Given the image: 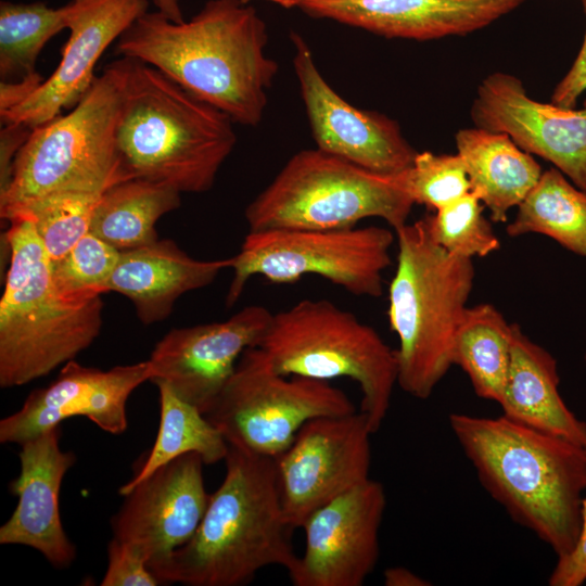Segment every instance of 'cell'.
<instances>
[{
	"instance_id": "cell-6",
	"label": "cell",
	"mask_w": 586,
	"mask_h": 586,
	"mask_svg": "<svg viewBox=\"0 0 586 586\" xmlns=\"http://www.w3.org/2000/svg\"><path fill=\"white\" fill-rule=\"evenodd\" d=\"M394 232L398 253L387 316L399 343L397 385L426 399L454 366V339L468 307L474 266L472 258L435 243L424 218Z\"/></svg>"
},
{
	"instance_id": "cell-35",
	"label": "cell",
	"mask_w": 586,
	"mask_h": 586,
	"mask_svg": "<svg viewBox=\"0 0 586 586\" xmlns=\"http://www.w3.org/2000/svg\"><path fill=\"white\" fill-rule=\"evenodd\" d=\"M586 578V494L582 505L581 530L573 549L557 558L548 584L550 586H581Z\"/></svg>"
},
{
	"instance_id": "cell-41",
	"label": "cell",
	"mask_w": 586,
	"mask_h": 586,
	"mask_svg": "<svg viewBox=\"0 0 586 586\" xmlns=\"http://www.w3.org/2000/svg\"><path fill=\"white\" fill-rule=\"evenodd\" d=\"M254 0H250L252 2ZM268 1L270 3L277 4L279 7L285 8V9H292V8H301L304 3L310 1V0H263Z\"/></svg>"
},
{
	"instance_id": "cell-24",
	"label": "cell",
	"mask_w": 586,
	"mask_h": 586,
	"mask_svg": "<svg viewBox=\"0 0 586 586\" xmlns=\"http://www.w3.org/2000/svg\"><path fill=\"white\" fill-rule=\"evenodd\" d=\"M455 139L471 191L488 208L493 221L506 222L509 209L539 180L540 165L504 132L474 127L459 130Z\"/></svg>"
},
{
	"instance_id": "cell-32",
	"label": "cell",
	"mask_w": 586,
	"mask_h": 586,
	"mask_svg": "<svg viewBox=\"0 0 586 586\" xmlns=\"http://www.w3.org/2000/svg\"><path fill=\"white\" fill-rule=\"evenodd\" d=\"M119 256L118 250L89 231L63 257L51 262L54 282L68 297L102 295Z\"/></svg>"
},
{
	"instance_id": "cell-40",
	"label": "cell",
	"mask_w": 586,
	"mask_h": 586,
	"mask_svg": "<svg viewBox=\"0 0 586 586\" xmlns=\"http://www.w3.org/2000/svg\"><path fill=\"white\" fill-rule=\"evenodd\" d=\"M156 11L174 22L184 21L180 0H151Z\"/></svg>"
},
{
	"instance_id": "cell-11",
	"label": "cell",
	"mask_w": 586,
	"mask_h": 586,
	"mask_svg": "<svg viewBox=\"0 0 586 586\" xmlns=\"http://www.w3.org/2000/svg\"><path fill=\"white\" fill-rule=\"evenodd\" d=\"M288 377L277 372L258 347H250L204 416L229 445L276 459L307 421L356 411L329 381Z\"/></svg>"
},
{
	"instance_id": "cell-20",
	"label": "cell",
	"mask_w": 586,
	"mask_h": 586,
	"mask_svg": "<svg viewBox=\"0 0 586 586\" xmlns=\"http://www.w3.org/2000/svg\"><path fill=\"white\" fill-rule=\"evenodd\" d=\"M61 425L21 444L20 473L10 492L17 505L0 527L1 545H22L40 552L55 569H65L77 557L60 515V489L67 471L76 463L73 450H62Z\"/></svg>"
},
{
	"instance_id": "cell-25",
	"label": "cell",
	"mask_w": 586,
	"mask_h": 586,
	"mask_svg": "<svg viewBox=\"0 0 586 586\" xmlns=\"http://www.w3.org/2000/svg\"><path fill=\"white\" fill-rule=\"evenodd\" d=\"M181 204L177 190L144 179H128L106 189L99 198L90 232L119 252L158 240L155 225Z\"/></svg>"
},
{
	"instance_id": "cell-38",
	"label": "cell",
	"mask_w": 586,
	"mask_h": 586,
	"mask_svg": "<svg viewBox=\"0 0 586 586\" xmlns=\"http://www.w3.org/2000/svg\"><path fill=\"white\" fill-rule=\"evenodd\" d=\"M42 81L38 73L18 81H0V114L24 102Z\"/></svg>"
},
{
	"instance_id": "cell-12",
	"label": "cell",
	"mask_w": 586,
	"mask_h": 586,
	"mask_svg": "<svg viewBox=\"0 0 586 586\" xmlns=\"http://www.w3.org/2000/svg\"><path fill=\"white\" fill-rule=\"evenodd\" d=\"M372 434L362 411L318 417L300 429L275 459L291 528L302 527L315 510L370 479Z\"/></svg>"
},
{
	"instance_id": "cell-29",
	"label": "cell",
	"mask_w": 586,
	"mask_h": 586,
	"mask_svg": "<svg viewBox=\"0 0 586 586\" xmlns=\"http://www.w3.org/2000/svg\"><path fill=\"white\" fill-rule=\"evenodd\" d=\"M68 27L67 5L0 2V81H18L36 74V61L46 43Z\"/></svg>"
},
{
	"instance_id": "cell-3",
	"label": "cell",
	"mask_w": 586,
	"mask_h": 586,
	"mask_svg": "<svg viewBox=\"0 0 586 586\" xmlns=\"http://www.w3.org/2000/svg\"><path fill=\"white\" fill-rule=\"evenodd\" d=\"M224 481L192 538L150 569L163 583L241 586L297 555L284 518L276 460L229 445Z\"/></svg>"
},
{
	"instance_id": "cell-16",
	"label": "cell",
	"mask_w": 586,
	"mask_h": 586,
	"mask_svg": "<svg viewBox=\"0 0 586 586\" xmlns=\"http://www.w3.org/2000/svg\"><path fill=\"white\" fill-rule=\"evenodd\" d=\"M150 379L149 360L101 370L73 359L52 383L30 392L18 410L1 419L0 443L21 445L77 416L106 433L123 434L128 428V398Z\"/></svg>"
},
{
	"instance_id": "cell-9",
	"label": "cell",
	"mask_w": 586,
	"mask_h": 586,
	"mask_svg": "<svg viewBox=\"0 0 586 586\" xmlns=\"http://www.w3.org/2000/svg\"><path fill=\"white\" fill-rule=\"evenodd\" d=\"M413 201L397 175H381L319 149L295 153L246 206L249 231L343 229L381 218L408 222Z\"/></svg>"
},
{
	"instance_id": "cell-44",
	"label": "cell",
	"mask_w": 586,
	"mask_h": 586,
	"mask_svg": "<svg viewBox=\"0 0 586 586\" xmlns=\"http://www.w3.org/2000/svg\"><path fill=\"white\" fill-rule=\"evenodd\" d=\"M584 584H586V578H585V583H584Z\"/></svg>"
},
{
	"instance_id": "cell-19",
	"label": "cell",
	"mask_w": 586,
	"mask_h": 586,
	"mask_svg": "<svg viewBox=\"0 0 586 586\" xmlns=\"http://www.w3.org/2000/svg\"><path fill=\"white\" fill-rule=\"evenodd\" d=\"M66 5L69 37L59 65L24 102L0 114L1 124L34 129L73 109L93 84L103 52L148 12L149 0H71Z\"/></svg>"
},
{
	"instance_id": "cell-4",
	"label": "cell",
	"mask_w": 586,
	"mask_h": 586,
	"mask_svg": "<svg viewBox=\"0 0 586 586\" xmlns=\"http://www.w3.org/2000/svg\"><path fill=\"white\" fill-rule=\"evenodd\" d=\"M126 59L115 132L125 175L180 193L208 191L235 145L234 123L157 68Z\"/></svg>"
},
{
	"instance_id": "cell-17",
	"label": "cell",
	"mask_w": 586,
	"mask_h": 586,
	"mask_svg": "<svg viewBox=\"0 0 586 586\" xmlns=\"http://www.w3.org/2000/svg\"><path fill=\"white\" fill-rule=\"evenodd\" d=\"M471 117L475 127L507 133L586 191V100L578 110L543 103L515 76L493 73L477 87Z\"/></svg>"
},
{
	"instance_id": "cell-36",
	"label": "cell",
	"mask_w": 586,
	"mask_h": 586,
	"mask_svg": "<svg viewBox=\"0 0 586 586\" xmlns=\"http://www.w3.org/2000/svg\"><path fill=\"white\" fill-rule=\"evenodd\" d=\"M586 21V0H582ZM586 91V26L581 49L565 74L556 86L551 102L563 107H575L582 93Z\"/></svg>"
},
{
	"instance_id": "cell-5",
	"label": "cell",
	"mask_w": 586,
	"mask_h": 586,
	"mask_svg": "<svg viewBox=\"0 0 586 586\" xmlns=\"http://www.w3.org/2000/svg\"><path fill=\"white\" fill-rule=\"evenodd\" d=\"M9 224L10 265L0 300L2 388L25 385L75 359L103 324L101 294L65 296L33 222L14 218Z\"/></svg>"
},
{
	"instance_id": "cell-23",
	"label": "cell",
	"mask_w": 586,
	"mask_h": 586,
	"mask_svg": "<svg viewBox=\"0 0 586 586\" xmlns=\"http://www.w3.org/2000/svg\"><path fill=\"white\" fill-rule=\"evenodd\" d=\"M559 383L556 358L513 323L511 361L498 403L502 416L586 448V422L566 406Z\"/></svg>"
},
{
	"instance_id": "cell-26",
	"label": "cell",
	"mask_w": 586,
	"mask_h": 586,
	"mask_svg": "<svg viewBox=\"0 0 586 586\" xmlns=\"http://www.w3.org/2000/svg\"><path fill=\"white\" fill-rule=\"evenodd\" d=\"M513 323L492 304L467 307L458 324L453 362L468 375L474 393L499 403L512 351Z\"/></svg>"
},
{
	"instance_id": "cell-15",
	"label": "cell",
	"mask_w": 586,
	"mask_h": 586,
	"mask_svg": "<svg viewBox=\"0 0 586 586\" xmlns=\"http://www.w3.org/2000/svg\"><path fill=\"white\" fill-rule=\"evenodd\" d=\"M271 317L266 307L250 305L225 321L171 329L148 359L150 381L166 382L205 415L243 352L258 346Z\"/></svg>"
},
{
	"instance_id": "cell-7",
	"label": "cell",
	"mask_w": 586,
	"mask_h": 586,
	"mask_svg": "<svg viewBox=\"0 0 586 586\" xmlns=\"http://www.w3.org/2000/svg\"><path fill=\"white\" fill-rule=\"evenodd\" d=\"M126 73V58L111 62L73 109L31 130L0 191L2 219L47 195H101L128 180L115 137Z\"/></svg>"
},
{
	"instance_id": "cell-10",
	"label": "cell",
	"mask_w": 586,
	"mask_h": 586,
	"mask_svg": "<svg viewBox=\"0 0 586 586\" xmlns=\"http://www.w3.org/2000/svg\"><path fill=\"white\" fill-rule=\"evenodd\" d=\"M395 239L393 231L377 226L249 231L231 257L226 305L232 307L255 276L288 284L315 275L353 295L379 297Z\"/></svg>"
},
{
	"instance_id": "cell-31",
	"label": "cell",
	"mask_w": 586,
	"mask_h": 586,
	"mask_svg": "<svg viewBox=\"0 0 586 586\" xmlns=\"http://www.w3.org/2000/svg\"><path fill=\"white\" fill-rule=\"evenodd\" d=\"M483 203L470 191L424 217L433 241L450 253L473 258L487 256L500 247Z\"/></svg>"
},
{
	"instance_id": "cell-22",
	"label": "cell",
	"mask_w": 586,
	"mask_h": 586,
	"mask_svg": "<svg viewBox=\"0 0 586 586\" xmlns=\"http://www.w3.org/2000/svg\"><path fill=\"white\" fill-rule=\"evenodd\" d=\"M231 257L201 260L191 257L173 240L120 252L117 266L105 285V293L116 292L133 305L144 324L164 321L183 294L209 285L226 268Z\"/></svg>"
},
{
	"instance_id": "cell-34",
	"label": "cell",
	"mask_w": 586,
	"mask_h": 586,
	"mask_svg": "<svg viewBox=\"0 0 586 586\" xmlns=\"http://www.w3.org/2000/svg\"><path fill=\"white\" fill-rule=\"evenodd\" d=\"M162 582L144 556L133 546L113 537L107 545V566L101 586H156Z\"/></svg>"
},
{
	"instance_id": "cell-33",
	"label": "cell",
	"mask_w": 586,
	"mask_h": 586,
	"mask_svg": "<svg viewBox=\"0 0 586 586\" xmlns=\"http://www.w3.org/2000/svg\"><path fill=\"white\" fill-rule=\"evenodd\" d=\"M397 177L415 204L433 211L471 191L464 164L457 153L418 152L412 165Z\"/></svg>"
},
{
	"instance_id": "cell-39",
	"label": "cell",
	"mask_w": 586,
	"mask_h": 586,
	"mask_svg": "<svg viewBox=\"0 0 586 586\" xmlns=\"http://www.w3.org/2000/svg\"><path fill=\"white\" fill-rule=\"evenodd\" d=\"M385 586H428L431 583L404 566H392L384 571Z\"/></svg>"
},
{
	"instance_id": "cell-27",
	"label": "cell",
	"mask_w": 586,
	"mask_h": 586,
	"mask_svg": "<svg viewBox=\"0 0 586 586\" xmlns=\"http://www.w3.org/2000/svg\"><path fill=\"white\" fill-rule=\"evenodd\" d=\"M160 394V426L151 450L123 484L118 494L127 495L160 467L188 453H198L205 464L225 460L229 444L196 407L182 399L166 382L154 383Z\"/></svg>"
},
{
	"instance_id": "cell-18",
	"label": "cell",
	"mask_w": 586,
	"mask_h": 586,
	"mask_svg": "<svg viewBox=\"0 0 586 586\" xmlns=\"http://www.w3.org/2000/svg\"><path fill=\"white\" fill-rule=\"evenodd\" d=\"M203 458L188 453L137 484L111 520L113 537L137 548L149 568L187 544L196 532L211 494Z\"/></svg>"
},
{
	"instance_id": "cell-21",
	"label": "cell",
	"mask_w": 586,
	"mask_h": 586,
	"mask_svg": "<svg viewBox=\"0 0 586 586\" xmlns=\"http://www.w3.org/2000/svg\"><path fill=\"white\" fill-rule=\"evenodd\" d=\"M526 0H310L309 16L386 38L432 40L479 30Z\"/></svg>"
},
{
	"instance_id": "cell-13",
	"label": "cell",
	"mask_w": 586,
	"mask_h": 586,
	"mask_svg": "<svg viewBox=\"0 0 586 586\" xmlns=\"http://www.w3.org/2000/svg\"><path fill=\"white\" fill-rule=\"evenodd\" d=\"M386 506L372 479L315 510L305 521V549L288 574L294 586H362L380 556Z\"/></svg>"
},
{
	"instance_id": "cell-14",
	"label": "cell",
	"mask_w": 586,
	"mask_h": 586,
	"mask_svg": "<svg viewBox=\"0 0 586 586\" xmlns=\"http://www.w3.org/2000/svg\"><path fill=\"white\" fill-rule=\"evenodd\" d=\"M291 40L293 68L317 149L381 175L408 169L418 152L398 124L349 104L323 78L305 39L292 31Z\"/></svg>"
},
{
	"instance_id": "cell-28",
	"label": "cell",
	"mask_w": 586,
	"mask_h": 586,
	"mask_svg": "<svg viewBox=\"0 0 586 586\" xmlns=\"http://www.w3.org/2000/svg\"><path fill=\"white\" fill-rule=\"evenodd\" d=\"M517 207L514 219L506 228L508 235L544 234L586 258V191L560 170L543 171Z\"/></svg>"
},
{
	"instance_id": "cell-37",
	"label": "cell",
	"mask_w": 586,
	"mask_h": 586,
	"mask_svg": "<svg viewBox=\"0 0 586 586\" xmlns=\"http://www.w3.org/2000/svg\"><path fill=\"white\" fill-rule=\"evenodd\" d=\"M31 130L28 126L18 123L2 124L0 131V191L7 188L14 161Z\"/></svg>"
},
{
	"instance_id": "cell-8",
	"label": "cell",
	"mask_w": 586,
	"mask_h": 586,
	"mask_svg": "<svg viewBox=\"0 0 586 586\" xmlns=\"http://www.w3.org/2000/svg\"><path fill=\"white\" fill-rule=\"evenodd\" d=\"M256 347L283 375L355 381L371 431L381 428L397 384L396 349L353 313L328 300H301L272 314Z\"/></svg>"
},
{
	"instance_id": "cell-43",
	"label": "cell",
	"mask_w": 586,
	"mask_h": 586,
	"mask_svg": "<svg viewBox=\"0 0 586 586\" xmlns=\"http://www.w3.org/2000/svg\"><path fill=\"white\" fill-rule=\"evenodd\" d=\"M584 358H585V361H586V353H585V357H584Z\"/></svg>"
},
{
	"instance_id": "cell-1",
	"label": "cell",
	"mask_w": 586,
	"mask_h": 586,
	"mask_svg": "<svg viewBox=\"0 0 586 586\" xmlns=\"http://www.w3.org/2000/svg\"><path fill=\"white\" fill-rule=\"evenodd\" d=\"M267 42V25L253 5L208 0L189 21L145 12L117 39L116 52L157 68L234 124L255 127L278 73Z\"/></svg>"
},
{
	"instance_id": "cell-2",
	"label": "cell",
	"mask_w": 586,
	"mask_h": 586,
	"mask_svg": "<svg viewBox=\"0 0 586 586\" xmlns=\"http://www.w3.org/2000/svg\"><path fill=\"white\" fill-rule=\"evenodd\" d=\"M450 430L486 489L557 558L574 547L586 494V448L504 417L450 413Z\"/></svg>"
},
{
	"instance_id": "cell-42",
	"label": "cell",
	"mask_w": 586,
	"mask_h": 586,
	"mask_svg": "<svg viewBox=\"0 0 586 586\" xmlns=\"http://www.w3.org/2000/svg\"><path fill=\"white\" fill-rule=\"evenodd\" d=\"M242 1L247 2V3H251L250 0H242Z\"/></svg>"
},
{
	"instance_id": "cell-30",
	"label": "cell",
	"mask_w": 586,
	"mask_h": 586,
	"mask_svg": "<svg viewBox=\"0 0 586 586\" xmlns=\"http://www.w3.org/2000/svg\"><path fill=\"white\" fill-rule=\"evenodd\" d=\"M100 195L56 193L24 204L4 220L29 219L51 262L63 257L90 231L92 214Z\"/></svg>"
}]
</instances>
